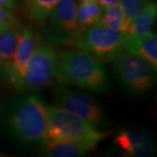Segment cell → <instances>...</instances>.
Listing matches in <instances>:
<instances>
[{
	"label": "cell",
	"instance_id": "11",
	"mask_svg": "<svg viewBox=\"0 0 157 157\" xmlns=\"http://www.w3.org/2000/svg\"><path fill=\"white\" fill-rule=\"evenodd\" d=\"M98 143L92 141L47 139L42 143L40 153L44 156L50 157H78L86 155L93 151Z\"/></svg>",
	"mask_w": 157,
	"mask_h": 157
},
{
	"label": "cell",
	"instance_id": "1",
	"mask_svg": "<svg viewBox=\"0 0 157 157\" xmlns=\"http://www.w3.org/2000/svg\"><path fill=\"white\" fill-rule=\"evenodd\" d=\"M56 81L95 94H106L110 90L109 78L101 62L76 48L58 53Z\"/></svg>",
	"mask_w": 157,
	"mask_h": 157
},
{
	"label": "cell",
	"instance_id": "2",
	"mask_svg": "<svg viewBox=\"0 0 157 157\" xmlns=\"http://www.w3.org/2000/svg\"><path fill=\"white\" fill-rule=\"evenodd\" d=\"M8 128L13 138L20 143L41 145L48 139L47 104L35 94L20 97L10 111Z\"/></svg>",
	"mask_w": 157,
	"mask_h": 157
},
{
	"label": "cell",
	"instance_id": "14",
	"mask_svg": "<svg viewBox=\"0 0 157 157\" xmlns=\"http://www.w3.org/2000/svg\"><path fill=\"white\" fill-rule=\"evenodd\" d=\"M21 28L19 25L15 26L0 34V69L4 72L9 67L13 59Z\"/></svg>",
	"mask_w": 157,
	"mask_h": 157
},
{
	"label": "cell",
	"instance_id": "9",
	"mask_svg": "<svg viewBox=\"0 0 157 157\" xmlns=\"http://www.w3.org/2000/svg\"><path fill=\"white\" fill-rule=\"evenodd\" d=\"M36 38L37 36L31 28H21V33L13 59L5 72L9 83L17 90L21 88L25 70L35 46Z\"/></svg>",
	"mask_w": 157,
	"mask_h": 157
},
{
	"label": "cell",
	"instance_id": "13",
	"mask_svg": "<svg viewBox=\"0 0 157 157\" xmlns=\"http://www.w3.org/2000/svg\"><path fill=\"white\" fill-rule=\"evenodd\" d=\"M126 51L143 59L157 71V36L155 33L128 40Z\"/></svg>",
	"mask_w": 157,
	"mask_h": 157
},
{
	"label": "cell",
	"instance_id": "10",
	"mask_svg": "<svg viewBox=\"0 0 157 157\" xmlns=\"http://www.w3.org/2000/svg\"><path fill=\"white\" fill-rule=\"evenodd\" d=\"M113 142L130 156L147 157L155 154V144L152 137L140 129H124L116 135Z\"/></svg>",
	"mask_w": 157,
	"mask_h": 157
},
{
	"label": "cell",
	"instance_id": "17",
	"mask_svg": "<svg viewBox=\"0 0 157 157\" xmlns=\"http://www.w3.org/2000/svg\"><path fill=\"white\" fill-rule=\"evenodd\" d=\"M103 14V7L97 3L79 2L77 9V18L79 29L100 25Z\"/></svg>",
	"mask_w": 157,
	"mask_h": 157
},
{
	"label": "cell",
	"instance_id": "4",
	"mask_svg": "<svg viewBox=\"0 0 157 157\" xmlns=\"http://www.w3.org/2000/svg\"><path fill=\"white\" fill-rule=\"evenodd\" d=\"M49 118L48 139L92 141L99 143L107 138L110 133L98 128L82 118L61 107L47 105Z\"/></svg>",
	"mask_w": 157,
	"mask_h": 157
},
{
	"label": "cell",
	"instance_id": "18",
	"mask_svg": "<svg viewBox=\"0 0 157 157\" xmlns=\"http://www.w3.org/2000/svg\"><path fill=\"white\" fill-rule=\"evenodd\" d=\"M153 0H119L118 3L121 6L128 21L136 16L141 10H143Z\"/></svg>",
	"mask_w": 157,
	"mask_h": 157
},
{
	"label": "cell",
	"instance_id": "3",
	"mask_svg": "<svg viewBox=\"0 0 157 157\" xmlns=\"http://www.w3.org/2000/svg\"><path fill=\"white\" fill-rule=\"evenodd\" d=\"M128 39L124 33L95 25L78 29L66 45L82 50L100 61H113L126 51Z\"/></svg>",
	"mask_w": 157,
	"mask_h": 157
},
{
	"label": "cell",
	"instance_id": "16",
	"mask_svg": "<svg viewBox=\"0 0 157 157\" xmlns=\"http://www.w3.org/2000/svg\"><path fill=\"white\" fill-rule=\"evenodd\" d=\"M100 25L117 32L125 33L128 25V21L121 6L119 3H116L103 7V14Z\"/></svg>",
	"mask_w": 157,
	"mask_h": 157
},
{
	"label": "cell",
	"instance_id": "22",
	"mask_svg": "<svg viewBox=\"0 0 157 157\" xmlns=\"http://www.w3.org/2000/svg\"><path fill=\"white\" fill-rule=\"evenodd\" d=\"M79 2H87V3H97L98 0H79ZM99 3V2H98Z\"/></svg>",
	"mask_w": 157,
	"mask_h": 157
},
{
	"label": "cell",
	"instance_id": "15",
	"mask_svg": "<svg viewBox=\"0 0 157 157\" xmlns=\"http://www.w3.org/2000/svg\"><path fill=\"white\" fill-rule=\"evenodd\" d=\"M60 0H25V14L32 23L43 26L51 11Z\"/></svg>",
	"mask_w": 157,
	"mask_h": 157
},
{
	"label": "cell",
	"instance_id": "20",
	"mask_svg": "<svg viewBox=\"0 0 157 157\" xmlns=\"http://www.w3.org/2000/svg\"><path fill=\"white\" fill-rule=\"evenodd\" d=\"M16 1L17 0H0V7L11 10L16 5Z\"/></svg>",
	"mask_w": 157,
	"mask_h": 157
},
{
	"label": "cell",
	"instance_id": "21",
	"mask_svg": "<svg viewBox=\"0 0 157 157\" xmlns=\"http://www.w3.org/2000/svg\"><path fill=\"white\" fill-rule=\"evenodd\" d=\"M119 0H98L99 4L101 5L102 7H106V6H111L113 4H116L118 3Z\"/></svg>",
	"mask_w": 157,
	"mask_h": 157
},
{
	"label": "cell",
	"instance_id": "8",
	"mask_svg": "<svg viewBox=\"0 0 157 157\" xmlns=\"http://www.w3.org/2000/svg\"><path fill=\"white\" fill-rule=\"evenodd\" d=\"M77 9V0H60L43 25L46 39L55 44L66 45L79 29Z\"/></svg>",
	"mask_w": 157,
	"mask_h": 157
},
{
	"label": "cell",
	"instance_id": "7",
	"mask_svg": "<svg viewBox=\"0 0 157 157\" xmlns=\"http://www.w3.org/2000/svg\"><path fill=\"white\" fill-rule=\"evenodd\" d=\"M52 99L55 106L89 121L98 128L104 130L108 124L103 109L94 99L67 85L60 84L56 87Z\"/></svg>",
	"mask_w": 157,
	"mask_h": 157
},
{
	"label": "cell",
	"instance_id": "12",
	"mask_svg": "<svg viewBox=\"0 0 157 157\" xmlns=\"http://www.w3.org/2000/svg\"><path fill=\"white\" fill-rule=\"evenodd\" d=\"M156 17V3L152 1L129 21L127 30L124 33L127 39L129 40L152 33Z\"/></svg>",
	"mask_w": 157,
	"mask_h": 157
},
{
	"label": "cell",
	"instance_id": "19",
	"mask_svg": "<svg viewBox=\"0 0 157 157\" xmlns=\"http://www.w3.org/2000/svg\"><path fill=\"white\" fill-rule=\"evenodd\" d=\"M18 25L17 17L11 9L0 7V34Z\"/></svg>",
	"mask_w": 157,
	"mask_h": 157
},
{
	"label": "cell",
	"instance_id": "5",
	"mask_svg": "<svg viewBox=\"0 0 157 157\" xmlns=\"http://www.w3.org/2000/svg\"><path fill=\"white\" fill-rule=\"evenodd\" d=\"M112 62L115 78L128 92L144 95L154 88L156 71L139 57L125 51Z\"/></svg>",
	"mask_w": 157,
	"mask_h": 157
},
{
	"label": "cell",
	"instance_id": "6",
	"mask_svg": "<svg viewBox=\"0 0 157 157\" xmlns=\"http://www.w3.org/2000/svg\"><path fill=\"white\" fill-rule=\"evenodd\" d=\"M58 52L49 42L36 38L20 90H36L56 81Z\"/></svg>",
	"mask_w": 157,
	"mask_h": 157
}]
</instances>
